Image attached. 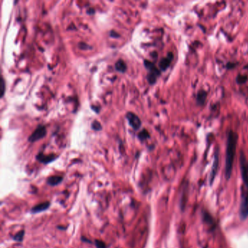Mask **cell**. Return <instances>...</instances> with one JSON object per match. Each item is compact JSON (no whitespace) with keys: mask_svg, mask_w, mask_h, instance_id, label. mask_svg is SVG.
Here are the masks:
<instances>
[{"mask_svg":"<svg viewBox=\"0 0 248 248\" xmlns=\"http://www.w3.org/2000/svg\"><path fill=\"white\" fill-rule=\"evenodd\" d=\"M1 87H2V90H1V97H2V96L4 95V93H5V81H4L3 78H2V81H1Z\"/></svg>","mask_w":248,"mask_h":248,"instance_id":"18","label":"cell"},{"mask_svg":"<svg viewBox=\"0 0 248 248\" xmlns=\"http://www.w3.org/2000/svg\"><path fill=\"white\" fill-rule=\"evenodd\" d=\"M218 161H219V158H218V151H216L215 155V160H214V164H213V170H212L211 180H213L214 178V176L215 175L216 171H217V169H218Z\"/></svg>","mask_w":248,"mask_h":248,"instance_id":"11","label":"cell"},{"mask_svg":"<svg viewBox=\"0 0 248 248\" xmlns=\"http://www.w3.org/2000/svg\"><path fill=\"white\" fill-rule=\"evenodd\" d=\"M47 133V130L45 126L39 125L38 126L34 131L33 132V133L30 135V137L29 138V140L30 142H35L37 140L42 139L46 135Z\"/></svg>","mask_w":248,"mask_h":248,"instance_id":"4","label":"cell"},{"mask_svg":"<svg viewBox=\"0 0 248 248\" xmlns=\"http://www.w3.org/2000/svg\"><path fill=\"white\" fill-rule=\"evenodd\" d=\"M239 159H240L241 179L243 183V186L241 188L248 190V162L242 151H241L240 153Z\"/></svg>","mask_w":248,"mask_h":248,"instance_id":"2","label":"cell"},{"mask_svg":"<svg viewBox=\"0 0 248 248\" xmlns=\"http://www.w3.org/2000/svg\"><path fill=\"white\" fill-rule=\"evenodd\" d=\"M115 68H116L117 71H119V72H125L126 69H127V66H126L125 63L122 60H119L116 63Z\"/></svg>","mask_w":248,"mask_h":248,"instance_id":"12","label":"cell"},{"mask_svg":"<svg viewBox=\"0 0 248 248\" xmlns=\"http://www.w3.org/2000/svg\"><path fill=\"white\" fill-rule=\"evenodd\" d=\"M63 180V178L61 176H58V175H55V176H51L47 179V184L50 185V186H57L60 184Z\"/></svg>","mask_w":248,"mask_h":248,"instance_id":"9","label":"cell"},{"mask_svg":"<svg viewBox=\"0 0 248 248\" xmlns=\"http://www.w3.org/2000/svg\"><path fill=\"white\" fill-rule=\"evenodd\" d=\"M127 118L129 121V124L130 126L135 130H138L141 125V122L140 119L137 117V115H135V113L132 112H128L127 113Z\"/></svg>","mask_w":248,"mask_h":248,"instance_id":"5","label":"cell"},{"mask_svg":"<svg viewBox=\"0 0 248 248\" xmlns=\"http://www.w3.org/2000/svg\"><path fill=\"white\" fill-rule=\"evenodd\" d=\"M173 54L172 52H170L168 53L167 56L166 58H162L159 62V67H160L161 70L165 71L167 69L168 67H169L170 63H171L172 60H173Z\"/></svg>","mask_w":248,"mask_h":248,"instance_id":"6","label":"cell"},{"mask_svg":"<svg viewBox=\"0 0 248 248\" xmlns=\"http://www.w3.org/2000/svg\"><path fill=\"white\" fill-rule=\"evenodd\" d=\"M247 79V77L246 75H239L237 78V83L241 84V83H245Z\"/></svg>","mask_w":248,"mask_h":248,"instance_id":"15","label":"cell"},{"mask_svg":"<svg viewBox=\"0 0 248 248\" xmlns=\"http://www.w3.org/2000/svg\"><path fill=\"white\" fill-rule=\"evenodd\" d=\"M92 129H94L95 130H101V125H100V124L97 121H95L94 122L92 123Z\"/></svg>","mask_w":248,"mask_h":248,"instance_id":"17","label":"cell"},{"mask_svg":"<svg viewBox=\"0 0 248 248\" xmlns=\"http://www.w3.org/2000/svg\"><path fill=\"white\" fill-rule=\"evenodd\" d=\"M95 246L97 248H106V245L104 241L100 240H95Z\"/></svg>","mask_w":248,"mask_h":248,"instance_id":"16","label":"cell"},{"mask_svg":"<svg viewBox=\"0 0 248 248\" xmlns=\"http://www.w3.org/2000/svg\"><path fill=\"white\" fill-rule=\"evenodd\" d=\"M50 203L48 202H45L40 203L39 205L34 206L31 210L32 213H39V212H42L45 210H47L48 207H50Z\"/></svg>","mask_w":248,"mask_h":248,"instance_id":"7","label":"cell"},{"mask_svg":"<svg viewBox=\"0 0 248 248\" xmlns=\"http://www.w3.org/2000/svg\"><path fill=\"white\" fill-rule=\"evenodd\" d=\"M238 135L236 132H228V139H227L226 157V178H229L232 175L233 163H234L235 152H236Z\"/></svg>","mask_w":248,"mask_h":248,"instance_id":"1","label":"cell"},{"mask_svg":"<svg viewBox=\"0 0 248 248\" xmlns=\"http://www.w3.org/2000/svg\"><path fill=\"white\" fill-rule=\"evenodd\" d=\"M206 98H207V92L204 90H201L198 92L197 96V100L198 104L202 105L205 102Z\"/></svg>","mask_w":248,"mask_h":248,"instance_id":"10","label":"cell"},{"mask_svg":"<svg viewBox=\"0 0 248 248\" xmlns=\"http://www.w3.org/2000/svg\"><path fill=\"white\" fill-rule=\"evenodd\" d=\"M145 66L146 67L147 69L149 71V73L148 76V80L150 84H154L157 80V77L159 75V71L157 69L154 64L148 61V60H145L144 61Z\"/></svg>","mask_w":248,"mask_h":248,"instance_id":"3","label":"cell"},{"mask_svg":"<svg viewBox=\"0 0 248 248\" xmlns=\"http://www.w3.org/2000/svg\"><path fill=\"white\" fill-rule=\"evenodd\" d=\"M37 159L39 161H40L41 162H43V163H49L50 162L53 161L56 158L55 156H54L53 154H51V155H48V156H45V155H44L42 154H39L38 156L37 157Z\"/></svg>","mask_w":248,"mask_h":248,"instance_id":"8","label":"cell"},{"mask_svg":"<svg viewBox=\"0 0 248 248\" xmlns=\"http://www.w3.org/2000/svg\"><path fill=\"white\" fill-rule=\"evenodd\" d=\"M24 234H25V232L24 230L20 231V232H19L18 233V234H16V235H15L13 237V239L14 240H16V241H21L23 240V239H24Z\"/></svg>","mask_w":248,"mask_h":248,"instance_id":"13","label":"cell"},{"mask_svg":"<svg viewBox=\"0 0 248 248\" xmlns=\"http://www.w3.org/2000/svg\"><path fill=\"white\" fill-rule=\"evenodd\" d=\"M138 137H139V138L140 140H143L146 139L147 138H148L149 137V134H148V131H147V130H143L142 131L139 133V135H138Z\"/></svg>","mask_w":248,"mask_h":248,"instance_id":"14","label":"cell"}]
</instances>
